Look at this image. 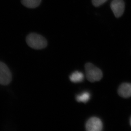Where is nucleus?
I'll return each mask as SVG.
<instances>
[{"label":"nucleus","mask_w":131,"mask_h":131,"mask_svg":"<svg viewBox=\"0 0 131 131\" xmlns=\"http://www.w3.org/2000/svg\"><path fill=\"white\" fill-rule=\"evenodd\" d=\"M26 42L29 46L35 49H42L47 46V41L44 37L34 33L28 35Z\"/></svg>","instance_id":"f257e3e1"},{"label":"nucleus","mask_w":131,"mask_h":131,"mask_svg":"<svg viewBox=\"0 0 131 131\" xmlns=\"http://www.w3.org/2000/svg\"><path fill=\"white\" fill-rule=\"evenodd\" d=\"M85 68L86 77L89 82H94L99 81L102 78V71L91 63H87L85 66Z\"/></svg>","instance_id":"f03ea898"},{"label":"nucleus","mask_w":131,"mask_h":131,"mask_svg":"<svg viewBox=\"0 0 131 131\" xmlns=\"http://www.w3.org/2000/svg\"><path fill=\"white\" fill-rule=\"evenodd\" d=\"M12 80V74L10 70L6 64L0 62V84L7 85Z\"/></svg>","instance_id":"7ed1b4c3"},{"label":"nucleus","mask_w":131,"mask_h":131,"mask_svg":"<svg viewBox=\"0 0 131 131\" xmlns=\"http://www.w3.org/2000/svg\"><path fill=\"white\" fill-rule=\"evenodd\" d=\"M110 8L115 17H121L125 9V3L124 0H113L110 4Z\"/></svg>","instance_id":"20e7f679"},{"label":"nucleus","mask_w":131,"mask_h":131,"mask_svg":"<svg viewBox=\"0 0 131 131\" xmlns=\"http://www.w3.org/2000/svg\"><path fill=\"white\" fill-rule=\"evenodd\" d=\"M102 128V121L98 117H91L86 124V129L88 131H101Z\"/></svg>","instance_id":"39448f33"},{"label":"nucleus","mask_w":131,"mask_h":131,"mask_svg":"<svg viewBox=\"0 0 131 131\" xmlns=\"http://www.w3.org/2000/svg\"><path fill=\"white\" fill-rule=\"evenodd\" d=\"M118 93L120 96L124 98H129L131 97V84L123 83L119 87Z\"/></svg>","instance_id":"423d86ee"},{"label":"nucleus","mask_w":131,"mask_h":131,"mask_svg":"<svg viewBox=\"0 0 131 131\" xmlns=\"http://www.w3.org/2000/svg\"><path fill=\"white\" fill-rule=\"evenodd\" d=\"M42 0H21V3L25 7L34 9L40 6Z\"/></svg>","instance_id":"0eeeda50"},{"label":"nucleus","mask_w":131,"mask_h":131,"mask_svg":"<svg viewBox=\"0 0 131 131\" xmlns=\"http://www.w3.org/2000/svg\"><path fill=\"white\" fill-rule=\"evenodd\" d=\"M69 78L70 80L73 82L79 83L84 80V75L82 72L76 71L71 74Z\"/></svg>","instance_id":"6e6552de"},{"label":"nucleus","mask_w":131,"mask_h":131,"mask_svg":"<svg viewBox=\"0 0 131 131\" xmlns=\"http://www.w3.org/2000/svg\"><path fill=\"white\" fill-rule=\"evenodd\" d=\"M90 93L88 92H84L81 94L78 95L76 97V100L79 102L86 103L90 99Z\"/></svg>","instance_id":"1a4fd4ad"},{"label":"nucleus","mask_w":131,"mask_h":131,"mask_svg":"<svg viewBox=\"0 0 131 131\" xmlns=\"http://www.w3.org/2000/svg\"><path fill=\"white\" fill-rule=\"evenodd\" d=\"M107 0H92V4L95 7H99L105 3Z\"/></svg>","instance_id":"9d476101"},{"label":"nucleus","mask_w":131,"mask_h":131,"mask_svg":"<svg viewBox=\"0 0 131 131\" xmlns=\"http://www.w3.org/2000/svg\"><path fill=\"white\" fill-rule=\"evenodd\" d=\"M130 124H131V119H130Z\"/></svg>","instance_id":"9b49d317"}]
</instances>
